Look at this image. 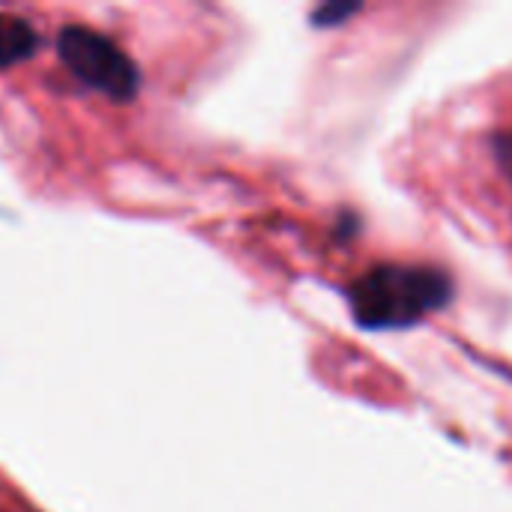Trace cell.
<instances>
[{
  "label": "cell",
  "instance_id": "obj_2",
  "mask_svg": "<svg viewBox=\"0 0 512 512\" xmlns=\"http://www.w3.org/2000/svg\"><path fill=\"white\" fill-rule=\"evenodd\" d=\"M57 57L84 87L114 102H132L141 87L135 60L114 39L84 24H69L57 33Z\"/></svg>",
  "mask_w": 512,
  "mask_h": 512
},
{
  "label": "cell",
  "instance_id": "obj_5",
  "mask_svg": "<svg viewBox=\"0 0 512 512\" xmlns=\"http://www.w3.org/2000/svg\"><path fill=\"white\" fill-rule=\"evenodd\" d=\"M504 147L510 150V168H512V141H510V144H504Z\"/></svg>",
  "mask_w": 512,
  "mask_h": 512
},
{
  "label": "cell",
  "instance_id": "obj_1",
  "mask_svg": "<svg viewBox=\"0 0 512 512\" xmlns=\"http://www.w3.org/2000/svg\"><path fill=\"white\" fill-rule=\"evenodd\" d=\"M453 300V279L426 264H381L348 288L363 330H408Z\"/></svg>",
  "mask_w": 512,
  "mask_h": 512
},
{
  "label": "cell",
  "instance_id": "obj_3",
  "mask_svg": "<svg viewBox=\"0 0 512 512\" xmlns=\"http://www.w3.org/2000/svg\"><path fill=\"white\" fill-rule=\"evenodd\" d=\"M39 45H42V36L30 21L0 12V69L30 60L39 51Z\"/></svg>",
  "mask_w": 512,
  "mask_h": 512
},
{
  "label": "cell",
  "instance_id": "obj_4",
  "mask_svg": "<svg viewBox=\"0 0 512 512\" xmlns=\"http://www.w3.org/2000/svg\"><path fill=\"white\" fill-rule=\"evenodd\" d=\"M363 6L360 3H324L321 9H315L312 12V24L315 27H336V24H342V21H348L351 15H357Z\"/></svg>",
  "mask_w": 512,
  "mask_h": 512
}]
</instances>
